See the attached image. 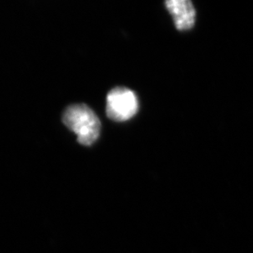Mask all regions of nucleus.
Returning a JSON list of instances; mask_svg holds the SVG:
<instances>
[{
	"instance_id": "1",
	"label": "nucleus",
	"mask_w": 253,
	"mask_h": 253,
	"mask_svg": "<svg viewBox=\"0 0 253 253\" xmlns=\"http://www.w3.org/2000/svg\"><path fill=\"white\" fill-rule=\"evenodd\" d=\"M63 122L77 135L82 145L93 144L100 133L101 124L98 117L85 104L70 106L63 114Z\"/></svg>"
},
{
	"instance_id": "2",
	"label": "nucleus",
	"mask_w": 253,
	"mask_h": 253,
	"mask_svg": "<svg viewBox=\"0 0 253 253\" xmlns=\"http://www.w3.org/2000/svg\"><path fill=\"white\" fill-rule=\"evenodd\" d=\"M139 108L138 98L130 89L117 87L107 97V115L115 122H126L136 114Z\"/></svg>"
},
{
	"instance_id": "3",
	"label": "nucleus",
	"mask_w": 253,
	"mask_h": 253,
	"mask_svg": "<svg viewBox=\"0 0 253 253\" xmlns=\"http://www.w3.org/2000/svg\"><path fill=\"white\" fill-rule=\"evenodd\" d=\"M166 7L174 20V26L179 31H187L194 27L196 12L189 0H169Z\"/></svg>"
}]
</instances>
